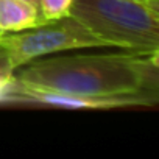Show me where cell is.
Returning a JSON list of instances; mask_svg holds the SVG:
<instances>
[{"label":"cell","mask_w":159,"mask_h":159,"mask_svg":"<svg viewBox=\"0 0 159 159\" xmlns=\"http://www.w3.org/2000/svg\"><path fill=\"white\" fill-rule=\"evenodd\" d=\"M159 53L75 55L33 59L16 75L19 81L89 98H142L159 102Z\"/></svg>","instance_id":"1"},{"label":"cell","mask_w":159,"mask_h":159,"mask_svg":"<svg viewBox=\"0 0 159 159\" xmlns=\"http://www.w3.org/2000/svg\"><path fill=\"white\" fill-rule=\"evenodd\" d=\"M157 10V0H73L70 16L111 47L154 55L159 53Z\"/></svg>","instance_id":"2"},{"label":"cell","mask_w":159,"mask_h":159,"mask_svg":"<svg viewBox=\"0 0 159 159\" xmlns=\"http://www.w3.org/2000/svg\"><path fill=\"white\" fill-rule=\"evenodd\" d=\"M0 45L7 50L16 70L33 59L56 52L111 47L105 39L94 34L73 16L45 20L22 31L0 33Z\"/></svg>","instance_id":"3"},{"label":"cell","mask_w":159,"mask_h":159,"mask_svg":"<svg viewBox=\"0 0 159 159\" xmlns=\"http://www.w3.org/2000/svg\"><path fill=\"white\" fill-rule=\"evenodd\" d=\"M39 7L27 0H0V33H13L42 24Z\"/></svg>","instance_id":"4"},{"label":"cell","mask_w":159,"mask_h":159,"mask_svg":"<svg viewBox=\"0 0 159 159\" xmlns=\"http://www.w3.org/2000/svg\"><path fill=\"white\" fill-rule=\"evenodd\" d=\"M73 0H39V11L45 20H55L70 16Z\"/></svg>","instance_id":"5"},{"label":"cell","mask_w":159,"mask_h":159,"mask_svg":"<svg viewBox=\"0 0 159 159\" xmlns=\"http://www.w3.org/2000/svg\"><path fill=\"white\" fill-rule=\"evenodd\" d=\"M14 72H16V69L13 67L7 50L0 45V84L8 83L14 76Z\"/></svg>","instance_id":"6"},{"label":"cell","mask_w":159,"mask_h":159,"mask_svg":"<svg viewBox=\"0 0 159 159\" xmlns=\"http://www.w3.org/2000/svg\"><path fill=\"white\" fill-rule=\"evenodd\" d=\"M10 81H11V80H10ZM10 81H8V83H10ZM8 83H5V84H0V105H2V102H3V97H5V94H7Z\"/></svg>","instance_id":"7"},{"label":"cell","mask_w":159,"mask_h":159,"mask_svg":"<svg viewBox=\"0 0 159 159\" xmlns=\"http://www.w3.org/2000/svg\"><path fill=\"white\" fill-rule=\"evenodd\" d=\"M27 2H30V3H33V5L39 7V0H27Z\"/></svg>","instance_id":"8"},{"label":"cell","mask_w":159,"mask_h":159,"mask_svg":"<svg viewBox=\"0 0 159 159\" xmlns=\"http://www.w3.org/2000/svg\"><path fill=\"white\" fill-rule=\"evenodd\" d=\"M142 2H150V0H142Z\"/></svg>","instance_id":"9"}]
</instances>
